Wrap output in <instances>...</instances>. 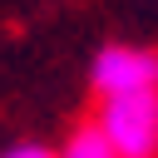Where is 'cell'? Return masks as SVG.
<instances>
[{
    "label": "cell",
    "instance_id": "cell-4",
    "mask_svg": "<svg viewBox=\"0 0 158 158\" xmlns=\"http://www.w3.org/2000/svg\"><path fill=\"white\" fill-rule=\"evenodd\" d=\"M5 158H54V153H44V148H35V143H20V148H10Z\"/></svg>",
    "mask_w": 158,
    "mask_h": 158
},
{
    "label": "cell",
    "instance_id": "cell-3",
    "mask_svg": "<svg viewBox=\"0 0 158 158\" xmlns=\"http://www.w3.org/2000/svg\"><path fill=\"white\" fill-rule=\"evenodd\" d=\"M64 158H118V153H114V143L104 138V128H84V133L69 138Z\"/></svg>",
    "mask_w": 158,
    "mask_h": 158
},
{
    "label": "cell",
    "instance_id": "cell-1",
    "mask_svg": "<svg viewBox=\"0 0 158 158\" xmlns=\"http://www.w3.org/2000/svg\"><path fill=\"white\" fill-rule=\"evenodd\" d=\"M99 128H104V138L114 143L118 158H153L158 153V89L104 99Z\"/></svg>",
    "mask_w": 158,
    "mask_h": 158
},
{
    "label": "cell",
    "instance_id": "cell-2",
    "mask_svg": "<svg viewBox=\"0 0 158 158\" xmlns=\"http://www.w3.org/2000/svg\"><path fill=\"white\" fill-rule=\"evenodd\" d=\"M94 89H99L104 99L158 89V54H153V49H133V44H109V49H99V54H94Z\"/></svg>",
    "mask_w": 158,
    "mask_h": 158
}]
</instances>
